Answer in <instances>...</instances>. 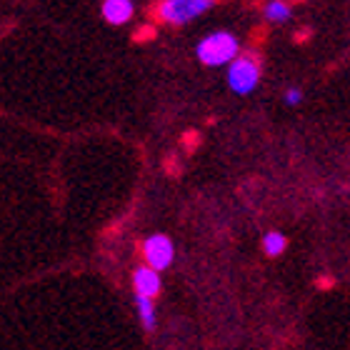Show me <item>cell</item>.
Listing matches in <instances>:
<instances>
[{"mask_svg": "<svg viewBox=\"0 0 350 350\" xmlns=\"http://www.w3.org/2000/svg\"><path fill=\"white\" fill-rule=\"evenodd\" d=\"M260 83V60L256 55H238L228 66V88L238 95L253 93Z\"/></svg>", "mask_w": 350, "mask_h": 350, "instance_id": "3957f363", "label": "cell"}, {"mask_svg": "<svg viewBox=\"0 0 350 350\" xmlns=\"http://www.w3.org/2000/svg\"><path fill=\"white\" fill-rule=\"evenodd\" d=\"M133 303H135V313H138L140 325L146 330H155V325H158V310H155L153 300L143 298V295H133Z\"/></svg>", "mask_w": 350, "mask_h": 350, "instance_id": "52a82bcc", "label": "cell"}, {"mask_svg": "<svg viewBox=\"0 0 350 350\" xmlns=\"http://www.w3.org/2000/svg\"><path fill=\"white\" fill-rule=\"evenodd\" d=\"M133 293L135 295H143V298L155 300L163 291V278L158 270H153L150 265H138L133 270Z\"/></svg>", "mask_w": 350, "mask_h": 350, "instance_id": "5b68a950", "label": "cell"}, {"mask_svg": "<svg viewBox=\"0 0 350 350\" xmlns=\"http://www.w3.org/2000/svg\"><path fill=\"white\" fill-rule=\"evenodd\" d=\"M100 10H103V18L110 25H123V23H128L133 18L135 5H133V0H105Z\"/></svg>", "mask_w": 350, "mask_h": 350, "instance_id": "8992f818", "label": "cell"}, {"mask_svg": "<svg viewBox=\"0 0 350 350\" xmlns=\"http://www.w3.org/2000/svg\"><path fill=\"white\" fill-rule=\"evenodd\" d=\"M262 13L270 23H285L291 18V5L285 0H270L268 5L262 8Z\"/></svg>", "mask_w": 350, "mask_h": 350, "instance_id": "9c48e42d", "label": "cell"}, {"mask_svg": "<svg viewBox=\"0 0 350 350\" xmlns=\"http://www.w3.org/2000/svg\"><path fill=\"white\" fill-rule=\"evenodd\" d=\"M198 60L208 68H223L230 66L238 55H241V43L233 33L228 30H218V33H211L205 36L196 48Z\"/></svg>", "mask_w": 350, "mask_h": 350, "instance_id": "6da1fadb", "label": "cell"}, {"mask_svg": "<svg viewBox=\"0 0 350 350\" xmlns=\"http://www.w3.org/2000/svg\"><path fill=\"white\" fill-rule=\"evenodd\" d=\"M285 248H288V238L280 230H268V233L262 235V250H265L268 258L283 256Z\"/></svg>", "mask_w": 350, "mask_h": 350, "instance_id": "ba28073f", "label": "cell"}, {"mask_svg": "<svg viewBox=\"0 0 350 350\" xmlns=\"http://www.w3.org/2000/svg\"><path fill=\"white\" fill-rule=\"evenodd\" d=\"M300 100H303V93H300L298 88H288V90H285V103H288V105H298Z\"/></svg>", "mask_w": 350, "mask_h": 350, "instance_id": "30bf717a", "label": "cell"}, {"mask_svg": "<svg viewBox=\"0 0 350 350\" xmlns=\"http://www.w3.org/2000/svg\"><path fill=\"white\" fill-rule=\"evenodd\" d=\"M140 250H143L146 265H150V268L158 270V273L168 270L175 262V243H173V238L165 233L148 235L146 241H143V245H140Z\"/></svg>", "mask_w": 350, "mask_h": 350, "instance_id": "277c9868", "label": "cell"}, {"mask_svg": "<svg viewBox=\"0 0 350 350\" xmlns=\"http://www.w3.org/2000/svg\"><path fill=\"white\" fill-rule=\"evenodd\" d=\"M215 5V0H161L155 8V15L161 23L168 25H185L198 15L208 13Z\"/></svg>", "mask_w": 350, "mask_h": 350, "instance_id": "7a4b0ae2", "label": "cell"}]
</instances>
